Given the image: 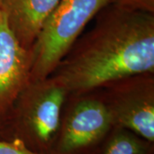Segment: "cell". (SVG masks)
<instances>
[{"label":"cell","mask_w":154,"mask_h":154,"mask_svg":"<svg viewBox=\"0 0 154 154\" xmlns=\"http://www.w3.org/2000/svg\"><path fill=\"white\" fill-rule=\"evenodd\" d=\"M49 76L69 95L96 91L139 74L154 73V13L109 4Z\"/></svg>","instance_id":"1"},{"label":"cell","mask_w":154,"mask_h":154,"mask_svg":"<svg viewBox=\"0 0 154 154\" xmlns=\"http://www.w3.org/2000/svg\"><path fill=\"white\" fill-rule=\"evenodd\" d=\"M69 94L51 76L28 84L17 97L7 124L14 138L33 151L50 154L60 128Z\"/></svg>","instance_id":"2"},{"label":"cell","mask_w":154,"mask_h":154,"mask_svg":"<svg viewBox=\"0 0 154 154\" xmlns=\"http://www.w3.org/2000/svg\"><path fill=\"white\" fill-rule=\"evenodd\" d=\"M110 0H59L46 18L30 49V82L54 70L83 29Z\"/></svg>","instance_id":"3"},{"label":"cell","mask_w":154,"mask_h":154,"mask_svg":"<svg viewBox=\"0 0 154 154\" xmlns=\"http://www.w3.org/2000/svg\"><path fill=\"white\" fill-rule=\"evenodd\" d=\"M113 127L154 141V73L124 77L101 88Z\"/></svg>","instance_id":"4"},{"label":"cell","mask_w":154,"mask_h":154,"mask_svg":"<svg viewBox=\"0 0 154 154\" xmlns=\"http://www.w3.org/2000/svg\"><path fill=\"white\" fill-rule=\"evenodd\" d=\"M50 154H83L99 144L113 128L110 110L95 91L73 96Z\"/></svg>","instance_id":"5"},{"label":"cell","mask_w":154,"mask_h":154,"mask_svg":"<svg viewBox=\"0 0 154 154\" xmlns=\"http://www.w3.org/2000/svg\"><path fill=\"white\" fill-rule=\"evenodd\" d=\"M31 54L0 18V128L5 126L17 97L30 83Z\"/></svg>","instance_id":"6"},{"label":"cell","mask_w":154,"mask_h":154,"mask_svg":"<svg viewBox=\"0 0 154 154\" xmlns=\"http://www.w3.org/2000/svg\"><path fill=\"white\" fill-rule=\"evenodd\" d=\"M59 0H5L9 27L23 48L30 51L46 18Z\"/></svg>","instance_id":"7"},{"label":"cell","mask_w":154,"mask_h":154,"mask_svg":"<svg viewBox=\"0 0 154 154\" xmlns=\"http://www.w3.org/2000/svg\"><path fill=\"white\" fill-rule=\"evenodd\" d=\"M100 154H149L151 142L128 129L113 127Z\"/></svg>","instance_id":"8"},{"label":"cell","mask_w":154,"mask_h":154,"mask_svg":"<svg viewBox=\"0 0 154 154\" xmlns=\"http://www.w3.org/2000/svg\"><path fill=\"white\" fill-rule=\"evenodd\" d=\"M0 154H47L28 147L23 141L14 138L12 140H0Z\"/></svg>","instance_id":"9"},{"label":"cell","mask_w":154,"mask_h":154,"mask_svg":"<svg viewBox=\"0 0 154 154\" xmlns=\"http://www.w3.org/2000/svg\"><path fill=\"white\" fill-rule=\"evenodd\" d=\"M110 4L132 10L154 13V0H110Z\"/></svg>","instance_id":"10"},{"label":"cell","mask_w":154,"mask_h":154,"mask_svg":"<svg viewBox=\"0 0 154 154\" xmlns=\"http://www.w3.org/2000/svg\"><path fill=\"white\" fill-rule=\"evenodd\" d=\"M5 14V0H0V18Z\"/></svg>","instance_id":"11"}]
</instances>
